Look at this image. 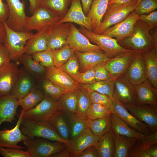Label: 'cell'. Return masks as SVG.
<instances>
[{"mask_svg":"<svg viewBox=\"0 0 157 157\" xmlns=\"http://www.w3.org/2000/svg\"><path fill=\"white\" fill-rule=\"evenodd\" d=\"M151 29L145 22L139 19L135 24L131 34L118 43L125 49L142 54L154 47Z\"/></svg>","mask_w":157,"mask_h":157,"instance_id":"cell-1","label":"cell"},{"mask_svg":"<svg viewBox=\"0 0 157 157\" xmlns=\"http://www.w3.org/2000/svg\"><path fill=\"white\" fill-rule=\"evenodd\" d=\"M20 127L22 133L30 138H41L61 142L67 146L70 140H66L62 138L57 130L48 122L22 118Z\"/></svg>","mask_w":157,"mask_h":157,"instance_id":"cell-2","label":"cell"},{"mask_svg":"<svg viewBox=\"0 0 157 157\" xmlns=\"http://www.w3.org/2000/svg\"><path fill=\"white\" fill-rule=\"evenodd\" d=\"M139 1V0H134L124 4L108 5L101 26L95 33L101 34L108 27L124 20L134 10Z\"/></svg>","mask_w":157,"mask_h":157,"instance_id":"cell-3","label":"cell"},{"mask_svg":"<svg viewBox=\"0 0 157 157\" xmlns=\"http://www.w3.org/2000/svg\"><path fill=\"white\" fill-rule=\"evenodd\" d=\"M23 142L26 147V151L31 157H49L60 151L67 146L63 143L51 142L39 137L27 138Z\"/></svg>","mask_w":157,"mask_h":157,"instance_id":"cell-4","label":"cell"},{"mask_svg":"<svg viewBox=\"0 0 157 157\" xmlns=\"http://www.w3.org/2000/svg\"><path fill=\"white\" fill-rule=\"evenodd\" d=\"M60 110L59 104L57 100L45 97L35 107L26 111L22 109L19 114L22 119L48 122L56 113Z\"/></svg>","mask_w":157,"mask_h":157,"instance_id":"cell-5","label":"cell"},{"mask_svg":"<svg viewBox=\"0 0 157 157\" xmlns=\"http://www.w3.org/2000/svg\"><path fill=\"white\" fill-rule=\"evenodd\" d=\"M79 30L90 41L98 46L110 58H114L120 54L133 51L121 46L115 38L102 34L95 33L81 26Z\"/></svg>","mask_w":157,"mask_h":157,"instance_id":"cell-6","label":"cell"},{"mask_svg":"<svg viewBox=\"0 0 157 157\" xmlns=\"http://www.w3.org/2000/svg\"><path fill=\"white\" fill-rule=\"evenodd\" d=\"M6 31L4 44L7 47L12 60L16 62L24 53V48L27 41L34 33L31 31H14L3 22Z\"/></svg>","mask_w":157,"mask_h":157,"instance_id":"cell-7","label":"cell"},{"mask_svg":"<svg viewBox=\"0 0 157 157\" xmlns=\"http://www.w3.org/2000/svg\"><path fill=\"white\" fill-rule=\"evenodd\" d=\"M111 129L113 132L130 138H134L143 142L157 143V131L146 135L131 128L124 121L113 113L110 115Z\"/></svg>","mask_w":157,"mask_h":157,"instance_id":"cell-8","label":"cell"},{"mask_svg":"<svg viewBox=\"0 0 157 157\" xmlns=\"http://www.w3.org/2000/svg\"><path fill=\"white\" fill-rule=\"evenodd\" d=\"M8 5L9 15L5 22L8 26L16 31H24L28 17L25 13V3L20 0H5Z\"/></svg>","mask_w":157,"mask_h":157,"instance_id":"cell-9","label":"cell"},{"mask_svg":"<svg viewBox=\"0 0 157 157\" xmlns=\"http://www.w3.org/2000/svg\"><path fill=\"white\" fill-rule=\"evenodd\" d=\"M139 15L134 11L121 22L109 27L101 34L116 39L118 42L129 36L132 33Z\"/></svg>","mask_w":157,"mask_h":157,"instance_id":"cell-10","label":"cell"},{"mask_svg":"<svg viewBox=\"0 0 157 157\" xmlns=\"http://www.w3.org/2000/svg\"><path fill=\"white\" fill-rule=\"evenodd\" d=\"M62 18L48 10L40 6L31 17H28L24 31H37L44 26L57 22Z\"/></svg>","mask_w":157,"mask_h":157,"instance_id":"cell-11","label":"cell"},{"mask_svg":"<svg viewBox=\"0 0 157 157\" xmlns=\"http://www.w3.org/2000/svg\"><path fill=\"white\" fill-rule=\"evenodd\" d=\"M113 98L123 103L137 105V97L134 85L122 76L114 81Z\"/></svg>","mask_w":157,"mask_h":157,"instance_id":"cell-12","label":"cell"},{"mask_svg":"<svg viewBox=\"0 0 157 157\" xmlns=\"http://www.w3.org/2000/svg\"><path fill=\"white\" fill-rule=\"evenodd\" d=\"M57 22L47 25L34 34L26 43L24 53L31 55L47 49L49 36Z\"/></svg>","mask_w":157,"mask_h":157,"instance_id":"cell-13","label":"cell"},{"mask_svg":"<svg viewBox=\"0 0 157 157\" xmlns=\"http://www.w3.org/2000/svg\"><path fill=\"white\" fill-rule=\"evenodd\" d=\"M110 108L113 113L131 128L147 135L152 133L148 126L129 113L124 104L113 98Z\"/></svg>","mask_w":157,"mask_h":157,"instance_id":"cell-14","label":"cell"},{"mask_svg":"<svg viewBox=\"0 0 157 157\" xmlns=\"http://www.w3.org/2000/svg\"><path fill=\"white\" fill-rule=\"evenodd\" d=\"M137 52L134 51L123 53L110 58L104 63L110 78L114 81L124 73Z\"/></svg>","mask_w":157,"mask_h":157,"instance_id":"cell-15","label":"cell"},{"mask_svg":"<svg viewBox=\"0 0 157 157\" xmlns=\"http://www.w3.org/2000/svg\"><path fill=\"white\" fill-rule=\"evenodd\" d=\"M131 113L148 126L151 133L157 129V106L147 104L139 105L123 104Z\"/></svg>","mask_w":157,"mask_h":157,"instance_id":"cell-16","label":"cell"},{"mask_svg":"<svg viewBox=\"0 0 157 157\" xmlns=\"http://www.w3.org/2000/svg\"><path fill=\"white\" fill-rule=\"evenodd\" d=\"M17 63H6L0 67V97L10 95L19 73Z\"/></svg>","mask_w":157,"mask_h":157,"instance_id":"cell-17","label":"cell"},{"mask_svg":"<svg viewBox=\"0 0 157 157\" xmlns=\"http://www.w3.org/2000/svg\"><path fill=\"white\" fill-rule=\"evenodd\" d=\"M67 41V44L74 51L83 53L91 51L104 52L98 46L91 44L73 23H71L70 31Z\"/></svg>","mask_w":157,"mask_h":157,"instance_id":"cell-18","label":"cell"},{"mask_svg":"<svg viewBox=\"0 0 157 157\" xmlns=\"http://www.w3.org/2000/svg\"><path fill=\"white\" fill-rule=\"evenodd\" d=\"M122 76L134 85L142 83L147 78L142 53H137Z\"/></svg>","mask_w":157,"mask_h":157,"instance_id":"cell-19","label":"cell"},{"mask_svg":"<svg viewBox=\"0 0 157 157\" xmlns=\"http://www.w3.org/2000/svg\"><path fill=\"white\" fill-rule=\"evenodd\" d=\"M18 120L15 126L11 129L0 130V147L22 149L25 147L18 145L28 137L23 135L20 128L22 118L18 114Z\"/></svg>","mask_w":157,"mask_h":157,"instance_id":"cell-20","label":"cell"},{"mask_svg":"<svg viewBox=\"0 0 157 157\" xmlns=\"http://www.w3.org/2000/svg\"><path fill=\"white\" fill-rule=\"evenodd\" d=\"M58 22L74 23L92 31L91 24L83 11L80 0H72L69 9Z\"/></svg>","mask_w":157,"mask_h":157,"instance_id":"cell-21","label":"cell"},{"mask_svg":"<svg viewBox=\"0 0 157 157\" xmlns=\"http://www.w3.org/2000/svg\"><path fill=\"white\" fill-rule=\"evenodd\" d=\"M46 72L44 78L69 91L75 90L81 86L60 68L55 66L46 67Z\"/></svg>","mask_w":157,"mask_h":157,"instance_id":"cell-22","label":"cell"},{"mask_svg":"<svg viewBox=\"0 0 157 157\" xmlns=\"http://www.w3.org/2000/svg\"><path fill=\"white\" fill-rule=\"evenodd\" d=\"M99 138L94 135L88 128L76 137L70 140L67 147L72 153L73 157H76L87 147L96 146Z\"/></svg>","mask_w":157,"mask_h":157,"instance_id":"cell-23","label":"cell"},{"mask_svg":"<svg viewBox=\"0 0 157 157\" xmlns=\"http://www.w3.org/2000/svg\"><path fill=\"white\" fill-rule=\"evenodd\" d=\"M80 65L81 72H85L96 66L103 64L110 58L104 52L91 51L81 52L74 51Z\"/></svg>","mask_w":157,"mask_h":157,"instance_id":"cell-24","label":"cell"},{"mask_svg":"<svg viewBox=\"0 0 157 157\" xmlns=\"http://www.w3.org/2000/svg\"><path fill=\"white\" fill-rule=\"evenodd\" d=\"M58 22L48 40V49L51 50L59 49L67 44V39L70 31L71 23L59 24Z\"/></svg>","mask_w":157,"mask_h":157,"instance_id":"cell-25","label":"cell"},{"mask_svg":"<svg viewBox=\"0 0 157 157\" xmlns=\"http://www.w3.org/2000/svg\"><path fill=\"white\" fill-rule=\"evenodd\" d=\"M35 86L33 77L24 68L19 69L10 95L18 99L26 95Z\"/></svg>","mask_w":157,"mask_h":157,"instance_id":"cell-26","label":"cell"},{"mask_svg":"<svg viewBox=\"0 0 157 157\" xmlns=\"http://www.w3.org/2000/svg\"><path fill=\"white\" fill-rule=\"evenodd\" d=\"M134 86L137 97V105L147 104L157 106V88L153 86L147 78Z\"/></svg>","mask_w":157,"mask_h":157,"instance_id":"cell-27","label":"cell"},{"mask_svg":"<svg viewBox=\"0 0 157 157\" xmlns=\"http://www.w3.org/2000/svg\"><path fill=\"white\" fill-rule=\"evenodd\" d=\"M109 0H93L86 16L89 19L92 32L96 33L99 28L106 11Z\"/></svg>","mask_w":157,"mask_h":157,"instance_id":"cell-28","label":"cell"},{"mask_svg":"<svg viewBox=\"0 0 157 157\" xmlns=\"http://www.w3.org/2000/svg\"><path fill=\"white\" fill-rule=\"evenodd\" d=\"M18 106V99L11 95L0 97V126L15 120Z\"/></svg>","mask_w":157,"mask_h":157,"instance_id":"cell-29","label":"cell"},{"mask_svg":"<svg viewBox=\"0 0 157 157\" xmlns=\"http://www.w3.org/2000/svg\"><path fill=\"white\" fill-rule=\"evenodd\" d=\"M142 54L147 78L153 86L157 88V48L153 47Z\"/></svg>","mask_w":157,"mask_h":157,"instance_id":"cell-30","label":"cell"},{"mask_svg":"<svg viewBox=\"0 0 157 157\" xmlns=\"http://www.w3.org/2000/svg\"><path fill=\"white\" fill-rule=\"evenodd\" d=\"M57 131L60 136L66 140H70V134L69 116L59 110L48 122Z\"/></svg>","mask_w":157,"mask_h":157,"instance_id":"cell-31","label":"cell"},{"mask_svg":"<svg viewBox=\"0 0 157 157\" xmlns=\"http://www.w3.org/2000/svg\"><path fill=\"white\" fill-rule=\"evenodd\" d=\"M112 133L115 146L113 157H129L131 150L137 140L119 135L113 131Z\"/></svg>","mask_w":157,"mask_h":157,"instance_id":"cell-32","label":"cell"},{"mask_svg":"<svg viewBox=\"0 0 157 157\" xmlns=\"http://www.w3.org/2000/svg\"><path fill=\"white\" fill-rule=\"evenodd\" d=\"M69 117L70 140L76 137L89 128L90 119L87 116L76 112Z\"/></svg>","mask_w":157,"mask_h":157,"instance_id":"cell-33","label":"cell"},{"mask_svg":"<svg viewBox=\"0 0 157 157\" xmlns=\"http://www.w3.org/2000/svg\"><path fill=\"white\" fill-rule=\"evenodd\" d=\"M98 157H113L115 146L111 129L100 137L95 146Z\"/></svg>","mask_w":157,"mask_h":157,"instance_id":"cell-34","label":"cell"},{"mask_svg":"<svg viewBox=\"0 0 157 157\" xmlns=\"http://www.w3.org/2000/svg\"><path fill=\"white\" fill-rule=\"evenodd\" d=\"M19 62L23 64L24 69L32 77L38 79L45 75L46 68L34 60L31 55L23 54Z\"/></svg>","mask_w":157,"mask_h":157,"instance_id":"cell-35","label":"cell"},{"mask_svg":"<svg viewBox=\"0 0 157 157\" xmlns=\"http://www.w3.org/2000/svg\"><path fill=\"white\" fill-rule=\"evenodd\" d=\"M72 0H40V6L45 8L63 18L68 10Z\"/></svg>","mask_w":157,"mask_h":157,"instance_id":"cell-36","label":"cell"},{"mask_svg":"<svg viewBox=\"0 0 157 157\" xmlns=\"http://www.w3.org/2000/svg\"><path fill=\"white\" fill-rule=\"evenodd\" d=\"M45 97L42 92L35 86L26 95L18 99V104L23 110H27L35 107Z\"/></svg>","mask_w":157,"mask_h":157,"instance_id":"cell-37","label":"cell"},{"mask_svg":"<svg viewBox=\"0 0 157 157\" xmlns=\"http://www.w3.org/2000/svg\"><path fill=\"white\" fill-rule=\"evenodd\" d=\"M80 84L86 90L95 91L113 98L114 81L111 78L106 80L96 81L90 84L80 83Z\"/></svg>","mask_w":157,"mask_h":157,"instance_id":"cell-38","label":"cell"},{"mask_svg":"<svg viewBox=\"0 0 157 157\" xmlns=\"http://www.w3.org/2000/svg\"><path fill=\"white\" fill-rule=\"evenodd\" d=\"M57 100L60 110L68 116L76 112L77 100L75 90H70L65 93Z\"/></svg>","mask_w":157,"mask_h":157,"instance_id":"cell-39","label":"cell"},{"mask_svg":"<svg viewBox=\"0 0 157 157\" xmlns=\"http://www.w3.org/2000/svg\"><path fill=\"white\" fill-rule=\"evenodd\" d=\"M110 115L105 118L90 119L89 128L94 135L100 137L111 130Z\"/></svg>","mask_w":157,"mask_h":157,"instance_id":"cell-40","label":"cell"},{"mask_svg":"<svg viewBox=\"0 0 157 157\" xmlns=\"http://www.w3.org/2000/svg\"><path fill=\"white\" fill-rule=\"evenodd\" d=\"M42 80V92L45 97H48L58 100L65 93L69 91L44 78Z\"/></svg>","mask_w":157,"mask_h":157,"instance_id":"cell-41","label":"cell"},{"mask_svg":"<svg viewBox=\"0 0 157 157\" xmlns=\"http://www.w3.org/2000/svg\"><path fill=\"white\" fill-rule=\"evenodd\" d=\"M54 66L60 68L74 54V51L68 45L58 49L51 50Z\"/></svg>","mask_w":157,"mask_h":157,"instance_id":"cell-42","label":"cell"},{"mask_svg":"<svg viewBox=\"0 0 157 157\" xmlns=\"http://www.w3.org/2000/svg\"><path fill=\"white\" fill-rule=\"evenodd\" d=\"M112 113L110 107L103 105L92 103L87 112V116L90 120L105 118Z\"/></svg>","mask_w":157,"mask_h":157,"instance_id":"cell-43","label":"cell"},{"mask_svg":"<svg viewBox=\"0 0 157 157\" xmlns=\"http://www.w3.org/2000/svg\"><path fill=\"white\" fill-rule=\"evenodd\" d=\"M75 91L77 100L76 112L87 116V111L92 103L87 92L81 85Z\"/></svg>","mask_w":157,"mask_h":157,"instance_id":"cell-44","label":"cell"},{"mask_svg":"<svg viewBox=\"0 0 157 157\" xmlns=\"http://www.w3.org/2000/svg\"><path fill=\"white\" fill-rule=\"evenodd\" d=\"M60 68L74 80L78 82L81 72L78 60L75 54Z\"/></svg>","mask_w":157,"mask_h":157,"instance_id":"cell-45","label":"cell"},{"mask_svg":"<svg viewBox=\"0 0 157 157\" xmlns=\"http://www.w3.org/2000/svg\"><path fill=\"white\" fill-rule=\"evenodd\" d=\"M155 144L157 143L137 140L131 150L129 157H150L148 149Z\"/></svg>","mask_w":157,"mask_h":157,"instance_id":"cell-46","label":"cell"},{"mask_svg":"<svg viewBox=\"0 0 157 157\" xmlns=\"http://www.w3.org/2000/svg\"><path fill=\"white\" fill-rule=\"evenodd\" d=\"M31 56L34 60L45 67L54 66L51 50L47 49L33 54Z\"/></svg>","mask_w":157,"mask_h":157,"instance_id":"cell-47","label":"cell"},{"mask_svg":"<svg viewBox=\"0 0 157 157\" xmlns=\"http://www.w3.org/2000/svg\"><path fill=\"white\" fill-rule=\"evenodd\" d=\"M139 2L134 10L139 15L148 14L157 8V0H139Z\"/></svg>","mask_w":157,"mask_h":157,"instance_id":"cell-48","label":"cell"},{"mask_svg":"<svg viewBox=\"0 0 157 157\" xmlns=\"http://www.w3.org/2000/svg\"><path fill=\"white\" fill-rule=\"evenodd\" d=\"M86 90L92 103L100 104L110 108L113 98L95 91Z\"/></svg>","mask_w":157,"mask_h":157,"instance_id":"cell-49","label":"cell"},{"mask_svg":"<svg viewBox=\"0 0 157 157\" xmlns=\"http://www.w3.org/2000/svg\"><path fill=\"white\" fill-rule=\"evenodd\" d=\"M0 154L4 157H31L26 151L20 149L0 147Z\"/></svg>","mask_w":157,"mask_h":157,"instance_id":"cell-50","label":"cell"},{"mask_svg":"<svg viewBox=\"0 0 157 157\" xmlns=\"http://www.w3.org/2000/svg\"><path fill=\"white\" fill-rule=\"evenodd\" d=\"M95 81L94 67H93L85 72H81L78 82L79 83L87 84L91 83Z\"/></svg>","mask_w":157,"mask_h":157,"instance_id":"cell-51","label":"cell"},{"mask_svg":"<svg viewBox=\"0 0 157 157\" xmlns=\"http://www.w3.org/2000/svg\"><path fill=\"white\" fill-rule=\"evenodd\" d=\"M139 19L145 22L151 29L157 26V11L139 15Z\"/></svg>","mask_w":157,"mask_h":157,"instance_id":"cell-52","label":"cell"},{"mask_svg":"<svg viewBox=\"0 0 157 157\" xmlns=\"http://www.w3.org/2000/svg\"><path fill=\"white\" fill-rule=\"evenodd\" d=\"M104 63L94 67L96 81L106 80L110 78L109 72L105 67Z\"/></svg>","mask_w":157,"mask_h":157,"instance_id":"cell-53","label":"cell"},{"mask_svg":"<svg viewBox=\"0 0 157 157\" xmlns=\"http://www.w3.org/2000/svg\"><path fill=\"white\" fill-rule=\"evenodd\" d=\"M12 60L9 52L3 43H0V67Z\"/></svg>","mask_w":157,"mask_h":157,"instance_id":"cell-54","label":"cell"},{"mask_svg":"<svg viewBox=\"0 0 157 157\" xmlns=\"http://www.w3.org/2000/svg\"><path fill=\"white\" fill-rule=\"evenodd\" d=\"M76 157H98L95 146H91L87 147Z\"/></svg>","mask_w":157,"mask_h":157,"instance_id":"cell-55","label":"cell"},{"mask_svg":"<svg viewBox=\"0 0 157 157\" xmlns=\"http://www.w3.org/2000/svg\"><path fill=\"white\" fill-rule=\"evenodd\" d=\"M9 15L8 7L7 3L3 0H0V22H5Z\"/></svg>","mask_w":157,"mask_h":157,"instance_id":"cell-56","label":"cell"},{"mask_svg":"<svg viewBox=\"0 0 157 157\" xmlns=\"http://www.w3.org/2000/svg\"><path fill=\"white\" fill-rule=\"evenodd\" d=\"M52 157H73L72 153L67 147L53 155Z\"/></svg>","mask_w":157,"mask_h":157,"instance_id":"cell-57","label":"cell"},{"mask_svg":"<svg viewBox=\"0 0 157 157\" xmlns=\"http://www.w3.org/2000/svg\"><path fill=\"white\" fill-rule=\"evenodd\" d=\"M40 0H29V11L33 15L40 7Z\"/></svg>","mask_w":157,"mask_h":157,"instance_id":"cell-58","label":"cell"},{"mask_svg":"<svg viewBox=\"0 0 157 157\" xmlns=\"http://www.w3.org/2000/svg\"><path fill=\"white\" fill-rule=\"evenodd\" d=\"M83 11L86 15L88 13L93 0H80Z\"/></svg>","mask_w":157,"mask_h":157,"instance_id":"cell-59","label":"cell"},{"mask_svg":"<svg viewBox=\"0 0 157 157\" xmlns=\"http://www.w3.org/2000/svg\"><path fill=\"white\" fill-rule=\"evenodd\" d=\"M154 47L157 48V27L151 29L150 31Z\"/></svg>","mask_w":157,"mask_h":157,"instance_id":"cell-60","label":"cell"},{"mask_svg":"<svg viewBox=\"0 0 157 157\" xmlns=\"http://www.w3.org/2000/svg\"><path fill=\"white\" fill-rule=\"evenodd\" d=\"M6 36V31L3 22H0V43H4Z\"/></svg>","mask_w":157,"mask_h":157,"instance_id":"cell-61","label":"cell"},{"mask_svg":"<svg viewBox=\"0 0 157 157\" xmlns=\"http://www.w3.org/2000/svg\"><path fill=\"white\" fill-rule=\"evenodd\" d=\"M157 144L151 145L148 149V151L150 157H157Z\"/></svg>","mask_w":157,"mask_h":157,"instance_id":"cell-62","label":"cell"},{"mask_svg":"<svg viewBox=\"0 0 157 157\" xmlns=\"http://www.w3.org/2000/svg\"><path fill=\"white\" fill-rule=\"evenodd\" d=\"M134 0H109L108 5L113 4H124Z\"/></svg>","mask_w":157,"mask_h":157,"instance_id":"cell-63","label":"cell"}]
</instances>
